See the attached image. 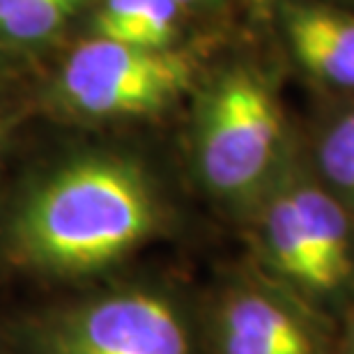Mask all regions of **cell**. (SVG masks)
Here are the masks:
<instances>
[{
  "label": "cell",
  "instance_id": "cell-1",
  "mask_svg": "<svg viewBox=\"0 0 354 354\" xmlns=\"http://www.w3.org/2000/svg\"><path fill=\"white\" fill-rule=\"evenodd\" d=\"M164 223V203L143 168L113 154H90L28 191L7 223V253L30 272L83 279L120 265Z\"/></svg>",
  "mask_w": 354,
  "mask_h": 354
},
{
  "label": "cell",
  "instance_id": "cell-2",
  "mask_svg": "<svg viewBox=\"0 0 354 354\" xmlns=\"http://www.w3.org/2000/svg\"><path fill=\"white\" fill-rule=\"evenodd\" d=\"M253 265L336 324L354 301V214L301 150L244 216Z\"/></svg>",
  "mask_w": 354,
  "mask_h": 354
},
{
  "label": "cell",
  "instance_id": "cell-3",
  "mask_svg": "<svg viewBox=\"0 0 354 354\" xmlns=\"http://www.w3.org/2000/svg\"><path fill=\"white\" fill-rule=\"evenodd\" d=\"M19 354H205L198 310L175 290L129 283L19 317Z\"/></svg>",
  "mask_w": 354,
  "mask_h": 354
},
{
  "label": "cell",
  "instance_id": "cell-4",
  "mask_svg": "<svg viewBox=\"0 0 354 354\" xmlns=\"http://www.w3.org/2000/svg\"><path fill=\"white\" fill-rule=\"evenodd\" d=\"M299 147L272 86L230 69L205 95L194 129V171L223 207L246 216Z\"/></svg>",
  "mask_w": 354,
  "mask_h": 354
},
{
  "label": "cell",
  "instance_id": "cell-5",
  "mask_svg": "<svg viewBox=\"0 0 354 354\" xmlns=\"http://www.w3.org/2000/svg\"><path fill=\"white\" fill-rule=\"evenodd\" d=\"M198 322L205 354H338V324L256 265L218 283Z\"/></svg>",
  "mask_w": 354,
  "mask_h": 354
},
{
  "label": "cell",
  "instance_id": "cell-6",
  "mask_svg": "<svg viewBox=\"0 0 354 354\" xmlns=\"http://www.w3.org/2000/svg\"><path fill=\"white\" fill-rule=\"evenodd\" d=\"M194 67L171 48H138L90 39L74 48L60 74L67 104L90 118L152 115L189 88Z\"/></svg>",
  "mask_w": 354,
  "mask_h": 354
},
{
  "label": "cell",
  "instance_id": "cell-7",
  "mask_svg": "<svg viewBox=\"0 0 354 354\" xmlns=\"http://www.w3.org/2000/svg\"><path fill=\"white\" fill-rule=\"evenodd\" d=\"M286 35L297 62L329 90L354 92V14L324 5H295Z\"/></svg>",
  "mask_w": 354,
  "mask_h": 354
},
{
  "label": "cell",
  "instance_id": "cell-8",
  "mask_svg": "<svg viewBox=\"0 0 354 354\" xmlns=\"http://www.w3.org/2000/svg\"><path fill=\"white\" fill-rule=\"evenodd\" d=\"M301 150L313 173L354 214V97L320 113Z\"/></svg>",
  "mask_w": 354,
  "mask_h": 354
},
{
  "label": "cell",
  "instance_id": "cell-9",
  "mask_svg": "<svg viewBox=\"0 0 354 354\" xmlns=\"http://www.w3.org/2000/svg\"><path fill=\"white\" fill-rule=\"evenodd\" d=\"M182 5L177 0H104L95 30L102 39L138 48H168Z\"/></svg>",
  "mask_w": 354,
  "mask_h": 354
},
{
  "label": "cell",
  "instance_id": "cell-10",
  "mask_svg": "<svg viewBox=\"0 0 354 354\" xmlns=\"http://www.w3.org/2000/svg\"><path fill=\"white\" fill-rule=\"evenodd\" d=\"M338 354H354V301L338 322Z\"/></svg>",
  "mask_w": 354,
  "mask_h": 354
},
{
  "label": "cell",
  "instance_id": "cell-11",
  "mask_svg": "<svg viewBox=\"0 0 354 354\" xmlns=\"http://www.w3.org/2000/svg\"><path fill=\"white\" fill-rule=\"evenodd\" d=\"M28 3H32V0H0V21H3L7 14H12L14 10H19V7H24Z\"/></svg>",
  "mask_w": 354,
  "mask_h": 354
},
{
  "label": "cell",
  "instance_id": "cell-12",
  "mask_svg": "<svg viewBox=\"0 0 354 354\" xmlns=\"http://www.w3.org/2000/svg\"><path fill=\"white\" fill-rule=\"evenodd\" d=\"M3 136H5V129H3V124H0V152H3Z\"/></svg>",
  "mask_w": 354,
  "mask_h": 354
},
{
  "label": "cell",
  "instance_id": "cell-13",
  "mask_svg": "<svg viewBox=\"0 0 354 354\" xmlns=\"http://www.w3.org/2000/svg\"><path fill=\"white\" fill-rule=\"evenodd\" d=\"M180 5H187V3H194V0H177Z\"/></svg>",
  "mask_w": 354,
  "mask_h": 354
}]
</instances>
